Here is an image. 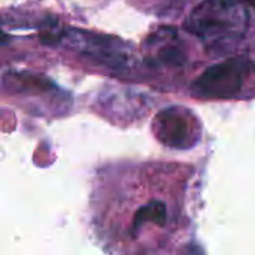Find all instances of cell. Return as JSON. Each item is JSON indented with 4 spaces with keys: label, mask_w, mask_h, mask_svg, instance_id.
Instances as JSON below:
<instances>
[{
    "label": "cell",
    "mask_w": 255,
    "mask_h": 255,
    "mask_svg": "<svg viewBox=\"0 0 255 255\" xmlns=\"http://www.w3.org/2000/svg\"><path fill=\"white\" fill-rule=\"evenodd\" d=\"M63 39V34L60 33H52V31H43L40 34V42L46 46H52V45H57L60 40Z\"/></svg>",
    "instance_id": "8992f818"
},
{
    "label": "cell",
    "mask_w": 255,
    "mask_h": 255,
    "mask_svg": "<svg viewBox=\"0 0 255 255\" xmlns=\"http://www.w3.org/2000/svg\"><path fill=\"white\" fill-rule=\"evenodd\" d=\"M158 60L163 64H167V66H179V64H182L185 61V55H184V52L179 48L166 46V48H163L160 51Z\"/></svg>",
    "instance_id": "277c9868"
},
{
    "label": "cell",
    "mask_w": 255,
    "mask_h": 255,
    "mask_svg": "<svg viewBox=\"0 0 255 255\" xmlns=\"http://www.w3.org/2000/svg\"><path fill=\"white\" fill-rule=\"evenodd\" d=\"M196 170L178 161H121L96 172L90 226L106 255H179L193 224Z\"/></svg>",
    "instance_id": "6da1fadb"
},
{
    "label": "cell",
    "mask_w": 255,
    "mask_h": 255,
    "mask_svg": "<svg viewBox=\"0 0 255 255\" xmlns=\"http://www.w3.org/2000/svg\"><path fill=\"white\" fill-rule=\"evenodd\" d=\"M248 24V9L227 0H205L190 15L185 27L211 45L236 39Z\"/></svg>",
    "instance_id": "7a4b0ae2"
},
{
    "label": "cell",
    "mask_w": 255,
    "mask_h": 255,
    "mask_svg": "<svg viewBox=\"0 0 255 255\" xmlns=\"http://www.w3.org/2000/svg\"><path fill=\"white\" fill-rule=\"evenodd\" d=\"M247 72V61L230 58L211 66L194 84V90L206 96H227L236 93Z\"/></svg>",
    "instance_id": "3957f363"
},
{
    "label": "cell",
    "mask_w": 255,
    "mask_h": 255,
    "mask_svg": "<svg viewBox=\"0 0 255 255\" xmlns=\"http://www.w3.org/2000/svg\"><path fill=\"white\" fill-rule=\"evenodd\" d=\"M187 3H190V0H166L164 6H161V9H160L161 10L160 15H164V16L172 15V12H178V10L184 9V6Z\"/></svg>",
    "instance_id": "5b68a950"
},
{
    "label": "cell",
    "mask_w": 255,
    "mask_h": 255,
    "mask_svg": "<svg viewBox=\"0 0 255 255\" xmlns=\"http://www.w3.org/2000/svg\"><path fill=\"white\" fill-rule=\"evenodd\" d=\"M227 1L242 4V6H245L248 10H250V9H255V0H227Z\"/></svg>",
    "instance_id": "52a82bcc"
}]
</instances>
